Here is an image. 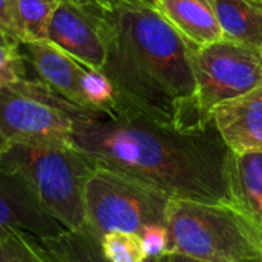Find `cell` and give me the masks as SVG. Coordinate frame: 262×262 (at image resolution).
<instances>
[{
  "label": "cell",
  "mask_w": 262,
  "mask_h": 262,
  "mask_svg": "<svg viewBox=\"0 0 262 262\" xmlns=\"http://www.w3.org/2000/svg\"><path fill=\"white\" fill-rule=\"evenodd\" d=\"M154 2H155V0H154Z\"/></svg>",
  "instance_id": "30"
},
{
  "label": "cell",
  "mask_w": 262,
  "mask_h": 262,
  "mask_svg": "<svg viewBox=\"0 0 262 262\" xmlns=\"http://www.w3.org/2000/svg\"><path fill=\"white\" fill-rule=\"evenodd\" d=\"M97 114L81 107L40 80L23 78L0 89V143L72 144L75 124Z\"/></svg>",
  "instance_id": "5"
},
{
  "label": "cell",
  "mask_w": 262,
  "mask_h": 262,
  "mask_svg": "<svg viewBox=\"0 0 262 262\" xmlns=\"http://www.w3.org/2000/svg\"><path fill=\"white\" fill-rule=\"evenodd\" d=\"M190 64L198 104L207 118L221 103L262 86L261 52L226 38L207 46H190Z\"/></svg>",
  "instance_id": "7"
},
{
  "label": "cell",
  "mask_w": 262,
  "mask_h": 262,
  "mask_svg": "<svg viewBox=\"0 0 262 262\" xmlns=\"http://www.w3.org/2000/svg\"><path fill=\"white\" fill-rule=\"evenodd\" d=\"M226 40L261 51L262 3L258 0H210Z\"/></svg>",
  "instance_id": "14"
},
{
  "label": "cell",
  "mask_w": 262,
  "mask_h": 262,
  "mask_svg": "<svg viewBox=\"0 0 262 262\" xmlns=\"http://www.w3.org/2000/svg\"><path fill=\"white\" fill-rule=\"evenodd\" d=\"M258 2H261V3H262V0H258Z\"/></svg>",
  "instance_id": "29"
},
{
  "label": "cell",
  "mask_w": 262,
  "mask_h": 262,
  "mask_svg": "<svg viewBox=\"0 0 262 262\" xmlns=\"http://www.w3.org/2000/svg\"><path fill=\"white\" fill-rule=\"evenodd\" d=\"M98 252L104 262H146L147 255L137 233L111 232L98 241Z\"/></svg>",
  "instance_id": "18"
},
{
  "label": "cell",
  "mask_w": 262,
  "mask_h": 262,
  "mask_svg": "<svg viewBox=\"0 0 262 262\" xmlns=\"http://www.w3.org/2000/svg\"><path fill=\"white\" fill-rule=\"evenodd\" d=\"M95 167L72 144H9L0 152V169L23 180L43 212L78 236H84V192Z\"/></svg>",
  "instance_id": "3"
},
{
  "label": "cell",
  "mask_w": 262,
  "mask_h": 262,
  "mask_svg": "<svg viewBox=\"0 0 262 262\" xmlns=\"http://www.w3.org/2000/svg\"><path fill=\"white\" fill-rule=\"evenodd\" d=\"M227 187L235 206L262 235V154H229Z\"/></svg>",
  "instance_id": "13"
},
{
  "label": "cell",
  "mask_w": 262,
  "mask_h": 262,
  "mask_svg": "<svg viewBox=\"0 0 262 262\" xmlns=\"http://www.w3.org/2000/svg\"><path fill=\"white\" fill-rule=\"evenodd\" d=\"M170 200L144 181L97 166L84 192V236L98 246L111 232L138 235L147 224L166 223Z\"/></svg>",
  "instance_id": "6"
},
{
  "label": "cell",
  "mask_w": 262,
  "mask_h": 262,
  "mask_svg": "<svg viewBox=\"0 0 262 262\" xmlns=\"http://www.w3.org/2000/svg\"><path fill=\"white\" fill-rule=\"evenodd\" d=\"M101 71L118 100L163 126L190 132L212 123L198 104L190 46L155 8L114 6Z\"/></svg>",
  "instance_id": "2"
},
{
  "label": "cell",
  "mask_w": 262,
  "mask_h": 262,
  "mask_svg": "<svg viewBox=\"0 0 262 262\" xmlns=\"http://www.w3.org/2000/svg\"><path fill=\"white\" fill-rule=\"evenodd\" d=\"M155 9L190 46H207L224 40L210 0H155Z\"/></svg>",
  "instance_id": "12"
},
{
  "label": "cell",
  "mask_w": 262,
  "mask_h": 262,
  "mask_svg": "<svg viewBox=\"0 0 262 262\" xmlns=\"http://www.w3.org/2000/svg\"><path fill=\"white\" fill-rule=\"evenodd\" d=\"M71 143L97 166L144 181L169 198L230 203V150L213 121L201 130H178L117 98L109 112L80 120Z\"/></svg>",
  "instance_id": "1"
},
{
  "label": "cell",
  "mask_w": 262,
  "mask_h": 262,
  "mask_svg": "<svg viewBox=\"0 0 262 262\" xmlns=\"http://www.w3.org/2000/svg\"><path fill=\"white\" fill-rule=\"evenodd\" d=\"M223 141L233 154H262V86L212 111Z\"/></svg>",
  "instance_id": "9"
},
{
  "label": "cell",
  "mask_w": 262,
  "mask_h": 262,
  "mask_svg": "<svg viewBox=\"0 0 262 262\" xmlns=\"http://www.w3.org/2000/svg\"><path fill=\"white\" fill-rule=\"evenodd\" d=\"M25 60L20 45H0V89L26 78Z\"/></svg>",
  "instance_id": "19"
},
{
  "label": "cell",
  "mask_w": 262,
  "mask_h": 262,
  "mask_svg": "<svg viewBox=\"0 0 262 262\" xmlns=\"http://www.w3.org/2000/svg\"><path fill=\"white\" fill-rule=\"evenodd\" d=\"M167 262H210V261L196 259V258L186 256V255H181V253H169V255H167Z\"/></svg>",
  "instance_id": "23"
},
{
  "label": "cell",
  "mask_w": 262,
  "mask_h": 262,
  "mask_svg": "<svg viewBox=\"0 0 262 262\" xmlns=\"http://www.w3.org/2000/svg\"><path fill=\"white\" fill-rule=\"evenodd\" d=\"M83 2H88V3H94V5H98L101 8H114L117 3L114 0H83Z\"/></svg>",
  "instance_id": "24"
},
{
  "label": "cell",
  "mask_w": 262,
  "mask_h": 262,
  "mask_svg": "<svg viewBox=\"0 0 262 262\" xmlns=\"http://www.w3.org/2000/svg\"><path fill=\"white\" fill-rule=\"evenodd\" d=\"M112 9L83 0H61L49 21L46 40L81 64L103 69L107 58V17Z\"/></svg>",
  "instance_id": "8"
},
{
  "label": "cell",
  "mask_w": 262,
  "mask_h": 262,
  "mask_svg": "<svg viewBox=\"0 0 262 262\" xmlns=\"http://www.w3.org/2000/svg\"><path fill=\"white\" fill-rule=\"evenodd\" d=\"M0 29L9 37V40L20 45L12 14V0H0Z\"/></svg>",
  "instance_id": "21"
},
{
  "label": "cell",
  "mask_w": 262,
  "mask_h": 262,
  "mask_svg": "<svg viewBox=\"0 0 262 262\" xmlns=\"http://www.w3.org/2000/svg\"><path fill=\"white\" fill-rule=\"evenodd\" d=\"M146 262H167V255L161 256V258H147Z\"/></svg>",
  "instance_id": "26"
},
{
  "label": "cell",
  "mask_w": 262,
  "mask_h": 262,
  "mask_svg": "<svg viewBox=\"0 0 262 262\" xmlns=\"http://www.w3.org/2000/svg\"><path fill=\"white\" fill-rule=\"evenodd\" d=\"M0 45H17V43H14L12 40H9V37L0 29Z\"/></svg>",
  "instance_id": "25"
},
{
  "label": "cell",
  "mask_w": 262,
  "mask_h": 262,
  "mask_svg": "<svg viewBox=\"0 0 262 262\" xmlns=\"http://www.w3.org/2000/svg\"><path fill=\"white\" fill-rule=\"evenodd\" d=\"M117 5H127V6H149L155 8L154 0H114Z\"/></svg>",
  "instance_id": "22"
},
{
  "label": "cell",
  "mask_w": 262,
  "mask_h": 262,
  "mask_svg": "<svg viewBox=\"0 0 262 262\" xmlns=\"http://www.w3.org/2000/svg\"><path fill=\"white\" fill-rule=\"evenodd\" d=\"M2 149H3V146H2V143H0V152H2Z\"/></svg>",
  "instance_id": "27"
},
{
  "label": "cell",
  "mask_w": 262,
  "mask_h": 262,
  "mask_svg": "<svg viewBox=\"0 0 262 262\" xmlns=\"http://www.w3.org/2000/svg\"><path fill=\"white\" fill-rule=\"evenodd\" d=\"M20 46L26 60L31 61L37 74V80L48 84L66 100L83 107L80 77L84 64L48 40L26 41Z\"/></svg>",
  "instance_id": "11"
},
{
  "label": "cell",
  "mask_w": 262,
  "mask_h": 262,
  "mask_svg": "<svg viewBox=\"0 0 262 262\" xmlns=\"http://www.w3.org/2000/svg\"><path fill=\"white\" fill-rule=\"evenodd\" d=\"M0 229H20L41 239H58L68 232L38 206L17 175L0 169Z\"/></svg>",
  "instance_id": "10"
},
{
  "label": "cell",
  "mask_w": 262,
  "mask_h": 262,
  "mask_svg": "<svg viewBox=\"0 0 262 262\" xmlns=\"http://www.w3.org/2000/svg\"><path fill=\"white\" fill-rule=\"evenodd\" d=\"M81 104L95 112H109L117 103V91L101 69L84 66L80 77Z\"/></svg>",
  "instance_id": "17"
},
{
  "label": "cell",
  "mask_w": 262,
  "mask_h": 262,
  "mask_svg": "<svg viewBox=\"0 0 262 262\" xmlns=\"http://www.w3.org/2000/svg\"><path fill=\"white\" fill-rule=\"evenodd\" d=\"M166 226L169 253L210 262H262V235L230 203L172 198Z\"/></svg>",
  "instance_id": "4"
},
{
  "label": "cell",
  "mask_w": 262,
  "mask_h": 262,
  "mask_svg": "<svg viewBox=\"0 0 262 262\" xmlns=\"http://www.w3.org/2000/svg\"><path fill=\"white\" fill-rule=\"evenodd\" d=\"M0 262H69L51 239L20 229H0Z\"/></svg>",
  "instance_id": "15"
},
{
  "label": "cell",
  "mask_w": 262,
  "mask_h": 262,
  "mask_svg": "<svg viewBox=\"0 0 262 262\" xmlns=\"http://www.w3.org/2000/svg\"><path fill=\"white\" fill-rule=\"evenodd\" d=\"M61 0H12V14L18 41L46 40L52 14Z\"/></svg>",
  "instance_id": "16"
},
{
  "label": "cell",
  "mask_w": 262,
  "mask_h": 262,
  "mask_svg": "<svg viewBox=\"0 0 262 262\" xmlns=\"http://www.w3.org/2000/svg\"><path fill=\"white\" fill-rule=\"evenodd\" d=\"M259 52H261V55H262V48H261V51H259Z\"/></svg>",
  "instance_id": "28"
},
{
  "label": "cell",
  "mask_w": 262,
  "mask_h": 262,
  "mask_svg": "<svg viewBox=\"0 0 262 262\" xmlns=\"http://www.w3.org/2000/svg\"><path fill=\"white\" fill-rule=\"evenodd\" d=\"M138 236L143 243L147 258H161L169 253L170 235L166 223L147 224L146 227L141 229Z\"/></svg>",
  "instance_id": "20"
}]
</instances>
